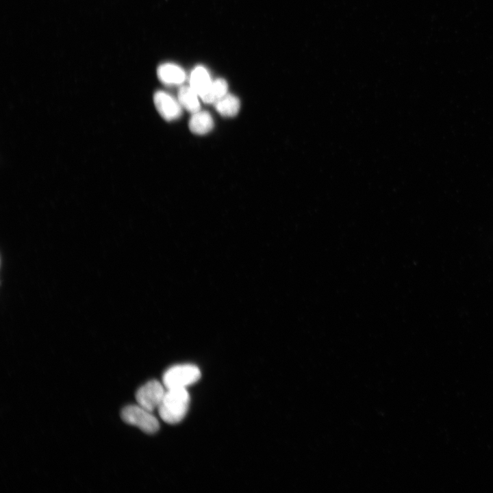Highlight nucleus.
<instances>
[{
	"label": "nucleus",
	"mask_w": 493,
	"mask_h": 493,
	"mask_svg": "<svg viewBox=\"0 0 493 493\" xmlns=\"http://www.w3.org/2000/svg\"><path fill=\"white\" fill-rule=\"evenodd\" d=\"M190 399L186 388L166 389L157 408L161 419L168 424L181 421L187 414Z\"/></svg>",
	"instance_id": "f257e3e1"
},
{
	"label": "nucleus",
	"mask_w": 493,
	"mask_h": 493,
	"mask_svg": "<svg viewBox=\"0 0 493 493\" xmlns=\"http://www.w3.org/2000/svg\"><path fill=\"white\" fill-rule=\"evenodd\" d=\"M201 374L200 369L190 364L175 365L165 371L162 383L166 389L186 388L196 383Z\"/></svg>",
	"instance_id": "f03ea898"
},
{
	"label": "nucleus",
	"mask_w": 493,
	"mask_h": 493,
	"mask_svg": "<svg viewBox=\"0 0 493 493\" xmlns=\"http://www.w3.org/2000/svg\"><path fill=\"white\" fill-rule=\"evenodd\" d=\"M121 418L125 422L136 426L147 433H154L160 428L159 421L152 412L138 404L125 407L121 412Z\"/></svg>",
	"instance_id": "7ed1b4c3"
},
{
	"label": "nucleus",
	"mask_w": 493,
	"mask_h": 493,
	"mask_svg": "<svg viewBox=\"0 0 493 493\" xmlns=\"http://www.w3.org/2000/svg\"><path fill=\"white\" fill-rule=\"evenodd\" d=\"M164 384L157 380H151L141 386L136 393L139 405L152 412L160 406L166 389Z\"/></svg>",
	"instance_id": "20e7f679"
},
{
	"label": "nucleus",
	"mask_w": 493,
	"mask_h": 493,
	"mask_svg": "<svg viewBox=\"0 0 493 493\" xmlns=\"http://www.w3.org/2000/svg\"><path fill=\"white\" fill-rule=\"evenodd\" d=\"M153 101L160 114L166 121L177 119L181 115L182 110L179 101L164 91L156 92Z\"/></svg>",
	"instance_id": "39448f33"
},
{
	"label": "nucleus",
	"mask_w": 493,
	"mask_h": 493,
	"mask_svg": "<svg viewBox=\"0 0 493 493\" xmlns=\"http://www.w3.org/2000/svg\"><path fill=\"white\" fill-rule=\"evenodd\" d=\"M157 73L160 80L166 84H181L186 77L184 70L177 65L171 63L160 65Z\"/></svg>",
	"instance_id": "423d86ee"
},
{
	"label": "nucleus",
	"mask_w": 493,
	"mask_h": 493,
	"mask_svg": "<svg viewBox=\"0 0 493 493\" xmlns=\"http://www.w3.org/2000/svg\"><path fill=\"white\" fill-rule=\"evenodd\" d=\"M214 126L213 118L206 111H198L192 114L189 121L190 131L198 135L210 131Z\"/></svg>",
	"instance_id": "0eeeda50"
},
{
	"label": "nucleus",
	"mask_w": 493,
	"mask_h": 493,
	"mask_svg": "<svg viewBox=\"0 0 493 493\" xmlns=\"http://www.w3.org/2000/svg\"><path fill=\"white\" fill-rule=\"evenodd\" d=\"M212 82L208 72L202 66L195 68L191 73L190 86L200 97L207 92Z\"/></svg>",
	"instance_id": "6e6552de"
},
{
	"label": "nucleus",
	"mask_w": 493,
	"mask_h": 493,
	"mask_svg": "<svg viewBox=\"0 0 493 493\" xmlns=\"http://www.w3.org/2000/svg\"><path fill=\"white\" fill-rule=\"evenodd\" d=\"M216 111L223 116H236L240 106V100L236 96L226 94L214 103Z\"/></svg>",
	"instance_id": "1a4fd4ad"
},
{
	"label": "nucleus",
	"mask_w": 493,
	"mask_h": 493,
	"mask_svg": "<svg viewBox=\"0 0 493 493\" xmlns=\"http://www.w3.org/2000/svg\"><path fill=\"white\" fill-rule=\"evenodd\" d=\"M197 93L189 86L181 87L178 92V101L190 112L194 114L200 110Z\"/></svg>",
	"instance_id": "9d476101"
},
{
	"label": "nucleus",
	"mask_w": 493,
	"mask_h": 493,
	"mask_svg": "<svg viewBox=\"0 0 493 493\" xmlns=\"http://www.w3.org/2000/svg\"><path fill=\"white\" fill-rule=\"evenodd\" d=\"M227 83L224 79H217L212 82L207 92L201 98L205 103H214L227 94Z\"/></svg>",
	"instance_id": "9b49d317"
}]
</instances>
